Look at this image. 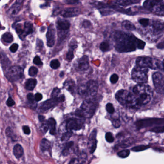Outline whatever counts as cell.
I'll use <instances>...</instances> for the list:
<instances>
[{"label":"cell","mask_w":164,"mask_h":164,"mask_svg":"<svg viewBox=\"0 0 164 164\" xmlns=\"http://www.w3.org/2000/svg\"><path fill=\"white\" fill-rule=\"evenodd\" d=\"M163 69H164V60H163Z\"/></svg>","instance_id":"cell-60"},{"label":"cell","mask_w":164,"mask_h":164,"mask_svg":"<svg viewBox=\"0 0 164 164\" xmlns=\"http://www.w3.org/2000/svg\"><path fill=\"white\" fill-rule=\"evenodd\" d=\"M66 60L69 62L71 61L74 58V54L73 51L71 50H69L66 54Z\"/></svg>","instance_id":"cell-44"},{"label":"cell","mask_w":164,"mask_h":164,"mask_svg":"<svg viewBox=\"0 0 164 164\" xmlns=\"http://www.w3.org/2000/svg\"><path fill=\"white\" fill-rule=\"evenodd\" d=\"M152 26L156 31H161L164 28V23L163 21L159 19L154 20L153 21Z\"/></svg>","instance_id":"cell-24"},{"label":"cell","mask_w":164,"mask_h":164,"mask_svg":"<svg viewBox=\"0 0 164 164\" xmlns=\"http://www.w3.org/2000/svg\"><path fill=\"white\" fill-rule=\"evenodd\" d=\"M37 46L39 48H42L43 46V42L41 40H39V39H38L37 40Z\"/></svg>","instance_id":"cell-55"},{"label":"cell","mask_w":164,"mask_h":164,"mask_svg":"<svg viewBox=\"0 0 164 164\" xmlns=\"http://www.w3.org/2000/svg\"><path fill=\"white\" fill-rule=\"evenodd\" d=\"M112 125L114 127L118 128L120 127L121 123H120V120L118 119H115L113 120Z\"/></svg>","instance_id":"cell-49"},{"label":"cell","mask_w":164,"mask_h":164,"mask_svg":"<svg viewBox=\"0 0 164 164\" xmlns=\"http://www.w3.org/2000/svg\"><path fill=\"white\" fill-rule=\"evenodd\" d=\"M115 49L119 53L133 52L136 49H143L146 43L131 34L122 31L115 32L114 35Z\"/></svg>","instance_id":"cell-1"},{"label":"cell","mask_w":164,"mask_h":164,"mask_svg":"<svg viewBox=\"0 0 164 164\" xmlns=\"http://www.w3.org/2000/svg\"><path fill=\"white\" fill-rule=\"evenodd\" d=\"M65 100V97L64 95L55 98H51L49 100H47L41 105V109L43 110H49L51 108L56 106L59 102H64Z\"/></svg>","instance_id":"cell-11"},{"label":"cell","mask_w":164,"mask_h":164,"mask_svg":"<svg viewBox=\"0 0 164 164\" xmlns=\"http://www.w3.org/2000/svg\"><path fill=\"white\" fill-rule=\"evenodd\" d=\"M157 47L160 48V49H162V48H164V42H161V43H160L159 45H157Z\"/></svg>","instance_id":"cell-58"},{"label":"cell","mask_w":164,"mask_h":164,"mask_svg":"<svg viewBox=\"0 0 164 164\" xmlns=\"http://www.w3.org/2000/svg\"><path fill=\"white\" fill-rule=\"evenodd\" d=\"M83 123L81 120L75 118L69 119L66 123V128L69 131L80 130L82 128Z\"/></svg>","instance_id":"cell-14"},{"label":"cell","mask_w":164,"mask_h":164,"mask_svg":"<svg viewBox=\"0 0 164 164\" xmlns=\"http://www.w3.org/2000/svg\"><path fill=\"white\" fill-rule=\"evenodd\" d=\"M18 48V45L16 44V43H14L13 45L10 46L9 49H10V51L12 53H15L17 51V49Z\"/></svg>","instance_id":"cell-50"},{"label":"cell","mask_w":164,"mask_h":164,"mask_svg":"<svg viewBox=\"0 0 164 164\" xmlns=\"http://www.w3.org/2000/svg\"><path fill=\"white\" fill-rule=\"evenodd\" d=\"M143 6L155 15L164 16V1L148 0L144 2Z\"/></svg>","instance_id":"cell-5"},{"label":"cell","mask_w":164,"mask_h":164,"mask_svg":"<svg viewBox=\"0 0 164 164\" xmlns=\"http://www.w3.org/2000/svg\"><path fill=\"white\" fill-rule=\"evenodd\" d=\"M64 76V72L61 71V72L60 74V76L61 78H62V77H63Z\"/></svg>","instance_id":"cell-59"},{"label":"cell","mask_w":164,"mask_h":164,"mask_svg":"<svg viewBox=\"0 0 164 164\" xmlns=\"http://www.w3.org/2000/svg\"><path fill=\"white\" fill-rule=\"evenodd\" d=\"M48 127L50 130V134L54 135L56 132V121L53 118L49 119L48 121Z\"/></svg>","instance_id":"cell-26"},{"label":"cell","mask_w":164,"mask_h":164,"mask_svg":"<svg viewBox=\"0 0 164 164\" xmlns=\"http://www.w3.org/2000/svg\"><path fill=\"white\" fill-rule=\"evenodd\" d=\"M42 95L40 93H37L35 95V99L36 102H39L42 99Z\"/></svg>","instance_id":"cell-52"},{"label":"cell","mask_w":164,"mask_h":164,"mask_svg":"<svg viewBox=\"0 0 164 164\" xmlns=\"http://www.w3.org/2000/svg\"><path fill=\"white\" fill-rule=\"evenodd\" d=\"M50 66L53 69H56L60 67V63L58 61V60H53L50 62Z\"/></svg>","instance_id":"cell-36"},{"label":"cell","mask_w":164,"mask_h":164,"mask_svg":"<svg viewBox=\"0 0 164 164\" xmlns=\"http://www.w3.org/2000/svg\"><path fill=\"white\" fill-rule=\"evenodd\" d=\"M22 1H16L15 4L10 8L8 11V14L10 16H14L19 12L21 8V4Z\"/></svg>","instance_id":"cell-19"},{"label":"cell","mask_w":164,"mask_h":164,"mask_svg":"<svg viewBox=\"0 0 164 164\" xmlns=\"http://www.w3.org/2000/svg\"><path fill=\"white\" fill-rule=\"evenodd\" d=\"M148 72L147 68L135 67L131 72L132 79L138 84H143L148 80Z\"/></svg>","instance_id":"cell-7"},{"label":"cell","mask_w":164,"mask_h":164,"mask_svg":"<svg viewBox=\"0 0 164 164\" xmlns=\"http://www.w3.org/2000/svg\"><path fill=\"white\" fill-rule=\"evenodd\" d=\"M115 97L117 100L124 106L131 108H139L135 95L128 91L119 90L116 94Z\"/></svg>","instance_id":"cell-3"},{"label":"cell","mask_w":164,"mask_h":164,"mask_svg":"<svg viewBox=\"0 0 164 164\" xmlns=\"http://www.w3.org/2000/svg\"><path fill=\"white\" fill-rule=\"evenodd\" d=\"M37 81L35 79H27L25 83V88L29 91L33 90L37 85Z\"/></svg>","instance_id":"cell-25"},{"label":"cell","mask_w":164,"mask_h":164,"mask_svg":"<svg viewBox=\"0 0 164 164\" xmlns=\"http://www.w3.org/2000/svg\"><path fill=\"white\" fill-rule=\"evenodd\" d=\"M33 63L34 64L38 65H43V63L42 62L41 58L38 56H36L35 57V58H34V60H33Z\"/></svg>","instance_id":"cell-47"},{"label":"cell","mask_w":164,"mask_h":164,"mask_svg":"<svg viewBox=\"0 0 164 164\" xmlns=\"http://www.w3.org/2000/svg\"><path fill=\"white\" fill-rule=\"evenodd\" d=\"M85 87L87 96H95L97 94L98 91V83L97 82L89 80L86 83Z\"/></svg>","instance_id":"cell-13"},{"label":"cell","mask_w":164,"mask_h":164,"mask_svg":"<svg viewBox=\"0 0 164 164\" xmlns=\"http://www.w3.org/2000/svg\"><path fill=\"white\" fill-rule=\"evenodd\" d=\"M99 47L100 49L103 52H108L110 50V45L108 41H104L101 42Z\"/></svg>","instance_id":"cell-31"},{"label":"cell","mask_w":164,"mask_h":164,"mask_svg":"<svg viewBox=\"0 0 164 164\" xmlns=\"http://www.w3.org/2000/svg\"><path fill=\"white\" fill-rule=\"evenodd\" d=\"M0 27H1V24H0Z\"/></svg>","instance_id":"cell-61"},{"label":"cell","mask_w":164,"mask_h":164,"mask_svg":"<svg viewBox=\"0 0 164 164\" xmlns=\"http://www.w3.org/2000/svg\"><path fill=\"white\" fill-rule=\"evenodd\" d=\"M119 80V76L116 74H113L110 78V81L112 84H115Z\"/></svg>","instance_id":"cell-45"},{"label":"cell","mask_w":164,"mask_h":164,"mask_svg":"<svg viewBox=\"0 0 164 164\" xmlns=\"http://www.w3.org/2000/svg\"><path fill=\"white\" fill-rule=\"evenodd\" d=\"M5 132H6V135L8 137H10V138H12L13 139V138L14 137L13 136H15L14 132H13V131L12 130L11 128L8 127L7 128H6Z\"/></svg>","instance_id":"cell-48"},{"label":"cell","mask_w":164,"mask_h":164,"mask_svg":"<svg viewBox=\"0 0 164 164\" xmlns=\"http://www.w3.org/2000/svg\"><path fill=\"white\" fill-rule=\"evenodd\" d=\"M149 148V146L148 145H141L136 146L133 147L131 149V150L135 152H141V151H143L148 149Z\"/></svg>","instance_id":"cell-32"},{"label":"cell","mask_w":164,"mask_h":164,"mask_svg":"<svg viewBox=\"0 0 164 164\" xmlns=\"http://www.w3.org/2000/svg\"><path fill=\"white\" fill-rule=\"evenodd\" d=\"M164 124V118H149L143 119L136 121L135 125L138 129L149 127L154 125H159Z\"/></svg>","instance_id":"cell-8"},{"label":"cell","mask_w":164,"mask_h":164,"mask_svg":"<svg viewBox=\"0 0 164 164\" xmlns=\"http://www.w3.org/2000/svg\"><path fill=\"white\" fill-rule=\"evenodd\" d=\"M74 145V142H70L66 144L64 149L63 151V154L64 156H67L69 153V149Z\"/></svg>","instance_id":"cell-33"},{"label":"cell","mask_w":164,"mask_h":164,"mask_svg":"<svg viewBox=\"0 0 164 164\" xmlns=\"http://www.w3.org/2000/svg\"><path fill=\"white\" fill-rule=\"evenodd\" d=\"M97 132V130H93L89 137L88 147L91 154H93L97 148V141L96 139Z\"/></svg>","instance_id":"cell-16"},{"label":"cell","mask_w":164,"mask_h":164,"mask_svg":"<svg viewBox=\"0 0 164 164\" xmlns=\"http://www.w3.org/2000/svg\"><path fill=\"white\" fill-rule=\"evenodd\" d=\"M139 2L138 1H135V0H125V1H115L116 4L118 5H121V6H128V5H131L132 4H136Z\"/></svg>","instance_id":"cell-29"},{"label":"cell","mask_w":164,"mask_h":164,"mask_svg":"<svg viewBox=\"0 0 164 164\" xmlns=\"http://www.w3.org/2000/svg\"><path fill=\"white\" fill-rule=\"evenodd\" d=\"M7 79L10 82H15L23 77V69L18 66H13L7 72Z\"/></svg>","instance_id":"cell-9"},{"label":"cell","mask_w":164,"mask_h":164,"mask_svg":"<svg viewBox=\"0 0 164 164\" xmlns=\"http://www.w3.org/2000/svg\"><path fill=\"white\" fill-rule=\"evenodd\" d=\"M97 107V102L91 99H87L83 101L80 109L76 110L75 115L81 117H91L94 114Z\"/></svg>","instance_id":"cell-4"},{"label":"cell","mask_w":164,"mask_h":164,"mask_svg":"<svg viewBox=\"0 0 164 164\" xmlns=\"http://www.w3.org/2000/svg\"><path fill=\"white\" fill-rule=\"evenodd\" d=\"M23 130L24 132L26 134H30V130L29 127L27 126H23Z\"/></svg>","instance_id":"cell-53"},{"label":"cell","mask_w":164,"mask_h":164,"mask_svg":"<svg viewBox=\"0 0 164 164\" xmlns=\"http://www.w3.org/2000/svg\"><path fill=\"white\" fill-rule=\"evenodd\" d=\"M65 2L66 4H74L78 3V1H72V0H71V1H66Z\"/></svg>","instance_id":"cell-56"},{"label":"cell","mask_w":164,"mask_h":164,"mask_svg":"<svg viewBox=\"0 0 164 164\" xmlns=\"http://www.w3.org/2000/svg\"><path fill=\"white\" fill-rule=\"evenodd\" d=\"M47 45L49 47L53 46L55 42V30L54 26L51 25L47 32Z\"/></svg>","instance_id":"cell-15"},{"label":"cell","mask_w":164,"mask_h":164,"mask_svg":"<svg viewBox=\"0 0 164 164\" xmlns=\"http://www.w3.org/2000/svg\"><path fill=\"white\" fill-rule=\"evenodd\" d=\"M69 46V50L74 51V50L77 47V42L76 40L75 39H72L70 41Z\"/></svg>","instance_id":"cell-38"},{"label":"cell","mask_w":164,"mask_h":164,"mask_svg":"<svg viewBox=\"0 0 164 164\" xmlns=\"http://www.w3.org/2000/svg\"><path fill=\"white\" fill-rule=\"evenodd\" d=\"M56 25L58 30L61 31H66L70 28L71 25L68 20L59 19L57 21Z\"/></svg>","instance_id":"cell-18"},{"label":"cell","mask_w":164,"mask_h":164,"mask_svg":"<svg viewBox=\"0 0 164 164\" xmlns=\"http://www.w3.org/2000/svg\"><path fill=\"white\" fill-rule=\"evenodd\" d=\"M60 89H59V88H57V87L54 88L52 92V94H51L52 98H55L58 97V96L59 95V94L60 93Z\"/></svg>","instance_id":"cell-42"},{"label":"cell","mask_w":164,"mask_h":164,"mask_svg":"<svg viewBox=\"0 0 164 164\" xmlns=\"http://www.w3.org/2000/svg\"><path fill=\"white\" fill-rule=\"evenodd\" d=\"M139 22L143 27H146L149 25V19H141L139 20Z\"/></svg>","instance_id":"cell-39"},{"label":"cell","mask_w":164,"mask_h":164,"mask_svg":"<svg viewBox=\"0 0 164 164\" xmlns=\"http://www.w3.org/2000/svg\"><path fill=\"white\" fill-rule=\"evenodd\" d=\"M133 92L137 98L139 107L148 104L152 99L153 91L148 85L137 84L134 87Z\"/></svg>","instance_id":"cell-2"},{"label":"cell","mask_w":164,"mask_h":164,"mask_svg":"<svg viewBox=\"0 0 164 164\" xmlns=\"http://www.w3.org/2000/svg\"><path fill=\"white\" fill-rule=\"evenodd\" d=\"M33 25L30 22H26L24 25V28L23 29V34L22 35L21 39H24L26 36L33 33Z\"/></svg>","instance_id":"cell-21"},{"label":"cell","mask_w":164,"mask_h":164,"mask_svg":"<svg viewBox=\"0 0 164 164\" xmlns=\"http://www.w3.org/2000/svg\"><path fill=\"white\" fill-rule=\"evenodd\" d=\"M150 131L155 133H164V126H157L151 128Z\"/></svg>","instance_id":"cell-35"},{"label":"cell","mask_w":164,"mask_h":164,"mask_svg":"<svg viewBox=\"0 0 164 164\" xmlns=\"http://www.w3.org/2000/svg\"><path fill=\"white\" fill-rule=\"evenodd\" d=\"M153 80L157 93L164 94V76L159 72H156L153 75Z\"/></svg>","instance_id":"cell-10"},{"label":"cell","mask_w":164,"mask_h":164,"mask_svg":"<svg viewBox=\"0 0 164 164\" xmlns=\"http://www.w3.org/2000/svg\"><path fill=\"white\" fill-rule=\"evenodd\" d=\"M105 138L106 141L109 143H112L113 142L114 140V137L113 136L111 132H107L106 134Z\"/></svg>","instance_id":"cell-41"},{"label":"cell","mask_w":164,"mask_h":164,"mask_svg":"<svg viewBox=\"0 0 164 164\" xmlns=\"http://www.w3.org/2000/svg\"><path fill=\"white\" fill-rule=\"evenodd\" d=\"M91 25V24L90 22L88 20H85L83 22V26L85 28L89 27Z\"/></svg>","instance_id":"cell-54"},{"label":"cell","mask_w":164,"mask_h":164,"mask_svg":"<svg viewBox=\"0 0 164 164\" xmlns=\"http://www.w3.org/2000/svg\"><path fill=\"white\" fill-rule=\"evenodd\" d=\"M122 27L125 30H130V31H133L136 30L135 26L130 21L128 20H125L122 23Z\"/></svg>","instance_id":"cell-27"},{"label":"cell","mask_w":164,"mask_h":164,"mask_svg":"<svg viewBox=\"0 0 164 164\" xmlns=\"http://www.w3.org/2000/svg\"><path fill=\"white\" fill-rule=\"evenodd\" d=\"M15 102L14 100H13L12 98L11 97H9L8 99L7 100L6 102V105L7 106L11 107L13 106L14 105H15Z\"/></svg>","instance_id":"cell-51"},{"label":"cell","mask_w":164,"mask_h":164,"mask_svg":"<svg viewBox=\"0 0 164 164\" xmlns=\"http://www.w3.org/2000/svg\"><path fill=\"white\" fill-rule=\"evenodd\" d=\"M13 154L17 159L21 158L24 154V150L20 144H17L14 146Z\"/></svg>","instance_id":"cell-22"},{"label":"cell","mask_w":164,"mask_h":164,"mask_svg":"<svg viewBox=\"0 0 164 164\" xmlns=\"http://www.w3.org/2000/svg\"><path fill=\"white\" fill-rule=\"evenodd\" d=\"M130 151L129 150L126 149L121 151L118 153V156L122 158H125L129 157L130 155Z\"/></svg>","instance_id":"cell-34"},{"label":"cell","mask_w":164,"mask_h":164,"mask_svg":"<svg viewBox=\"0 0 164 164\" xmlns=\"http://www.w3.org/2000/svg\"><path fill=\"white\" fill-rule=\"evenodd\" d=\"M72 133L70 131H69L68 132H66L63 134V136L61 137V140L62 141H67L68 140L70 139V137H71Z\"/></svg>","instance_id":"cell-43"},{"label":"cell","mask_w":164,"mask_h":164,"mask_svg":"<svg viewBox=\"0 0 164 164\" xmlns=\"http://www.w3.org/2000/svg\"><path fill=\"white\" fill-rule=\"evenodd\" d=\"M64 88L71 93H75L76 86L75 82L72 79L66 80L64 83Z\"/></svg>","instance_id":"cell-20"},{"label":"cell","mask_w":164,"mask_h":164,"mask_svg":"<svg viewBox=\"0 0 164 164\" xmlns=\"http://www.w3.org/2000/svg\"><path fill=\"white\" fill-rule=\"evenodd\" d=\"M38 73V69L35 67H30L29 69V71H28L29 75L31 76H35L37 75Z\"/></svg>","instance_id":"cell-37"},{"label":"cell","mask_w":164,"mask_h":164,"mask_svg":"<svg viewBox=\"0 0 164 164\" xmlns=\"http://www.w3.org/2000/svg\"><path fill=\"white\" fill-rule=\"evenodd\" d=\"M86 154L83 153L79 156V158L72 159L69 164H83L86 161Z\"/></svg>","instance_id":"cell-23"},{"label":"cell","mask_w":164,"mask_h":164,"mask_svg":"<svg viewBox=\"0 0 164 164\" xmlns=\"http://www.w3.org/2000/svg\"><path fill=\"white\" fill-rule=\"evenodd\" d=\"M106 108L107 112L111 114L114 113V111H115L114 106H113L112 103H108V104H107V105H106Z\"/></svg>","instance_id":"cell-40"},{"label":"cell","mask_w":164,"mask_h":164,"mask_svg":"<svg viewBox=\"0 0 164 164\" xmlns=\"http://www.w3.org/2000/svg\"><path fill=\"white\" fill-rule=\"evenodd\" d=\"M63 17L65 18L77 16L80 14V11L77 8H68L63 10L61 13Z\"/></svg>","instance_id":"cell-17"},{"label":"cell","mask_w":164,"mask_h":164,"mask_svg":"<svg viewBox=\"0 0 164 164\" xmlns=\"http://www.w3.org/2000/svg\"><path fill=\"white\" fill-rule=\"evenodd\" d=\"M38 119H39V121L42 123H43V122L45 121V117L42 115H39L38 116Z\"/></svg>","instance_id":"cell-57"},{"label":"cell","mask_w":164,"mask_h":164,"mask_svg":"<svg viewBox=\"0 0 164 164\" xmlns=\"http://www.w3.org/2000/svg\"><path fill=\"white\" fill-rule=\"evenodd\" d=\"M137 67L142 68L157 69L160 68L159 61L150 57H139L136 61Z\"/></svg>","instance_id":"cell-6"},{"label":"cell","mask_w":164,"mask_h":164,"mask_svg":"<svg viewBox=\"0 0 164 164\" xmlns=\"http://www.w3.org/2000/svg\"><path fill=\"white\" fill-rule=\"evenodd\" d=\"M50 147V142L49 141L46 139H43L41 141V143H40V148L41 150L43 152L46 151L49 149Z\"/></svg>","instance_id":"cell-28"},{"label":"cell","mask_w":164,"mask_h":164,"mask_svg":"<svg viewBox=\"0 0 164 164\" xmlns=\"http://www.w3.org/2000/svg\"><path fill=\"white\" fill-rule=\"evenodd\" d=\"M74 65L75 69L78 71H83L87 70L89 67L88 56H82L76 61Z\"/></svg>","instance_id":"cell-12"},{"label":"cell","mask_w":164,"mask_h":164,"mask_svg":"<svg viewBox=\"0 0 164 164\" xmlns=\"http://www.w3.org/2000/svg\"><path fill=\"white\" fill-rule=\"evenodd\" d=\"M27 99H28V101L30 102V104L31 105H35V96H34L33 94H28L27 95Z\"/></svg>","instance_id":"cell-46"},{"label":"cell","mask_w":164,"mask_h":164,"mask_svg":"<svg viewBox=\"0 0 164 164\" xmlns=\"http://www.w3.org/2000/svg\"><path fill=\"white\" fill-rule=\"evenodd\" d=\"M2 39L4 42L7 43H11L13 41V37L10 32H6L2 36Z\"/></svg>","instance_id":"cell-30"}]
</instances>
